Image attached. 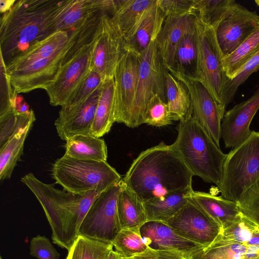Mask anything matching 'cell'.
<instances>
[{
	"label": "cell",
	"mask_w": 259,
	"mask_h": 259,
	"mask_svg": "<svg viewBox=\"0 0 259 259\" xmlns=\"http://www.w3.org/2000/svg\"><path fill=\"white\" fill-rule=\"evenodd\" d=\"M95 39L96 37L63 64L55 80L44 89L52 106H64L73 92L91 71Z\"/></svg>",
	"instance_id": "cell-13"
},
{
	"label": "cell",
	"mask_w": 259,
	"mask_h": 259,
	"mask_svg": "<svg viewBox=\"0 0 259 259\" xmlns=\"http://www.w3.org/2000/svg\"><path fill=\"white\" fill-rule=\"evenodd\" d=\"M190 257L178 252L149 247L143 252L127 259H189Z\"/></svg>",
	"instance_id": "cell-44"
},
{
	"label": "cell",
	"mask_w": 259,
	"mask_h": 259,
	"mask_svg": "<svg viewBox=\"0 0 259 259\" xmlns=\"http://www.w3.org/2000/svg\"><path fill=\"white\" fill-rule=\"evenodd\" d=\"M21 181L33 193L41 205L52 230L53 243L69 250L79 235L82 222L94 200L101 194L91 191L75 194L38 179L33 173Z\"/></svg>",
	"instance_id": "cell-4"
},
{
	"label": "cell",
	"mask_w": 259,
	"mask_h": 259,
	"mask_svg": "<svg viewBox=\"0 0 259 259\" xmlns=\"http://www.w3.org/2000/svg\"><path fill=\"white\" fill-rule=\"evenodd\" d=\"M0 259H3L2 256H1V257H0Z\"/></svg>",
	"instance_id": "cell-50"
},
{
	"label": "cell",
	"mask_w": 259,
	"mask_h": 259,
	"mask_svg": "<svg viewBox=\"0 0 259 259\" xmlns=\"http://www.w3.org/2000/svg\"><path fill=\"white\" fill-rule=\"evenodd\" d=\"M156 2L157 0H118L116 10L111 17L127 45Z\"/></svg>",
	"instance_id": "cell-22"
},
{
	"label": "cell",
	"mask_w": 259,
	"mask_h": 259,
	"mask_svg": "<svg viewBox=\"0 0 259 259\" xmlns=\"http://www.w3.org/2000/svg\"><path fill=\"white\" fill-rule=\"evenodd\" d=\"M255 3L256 4V5L259 6V0H256L255 1Z\"/></svg>",
	"instance_id": "cell-48"
},
{
	"label": "cell",
	"mask_w": 259,
	"mask_h": 259,
	"mask_svg": "<svg viewBox=\"0 0 259 259\" xmlns=\"http://www.w3.org/2000/svg\"><path fill=\"white\" fill-rule=\"evenodd\" d=\"M172 121L167 103L158 95H154L147 104L144 123L159 127L170 124Z\"/></svg>",
	"instance_id": "cell-38"
},
{
	"label": "cell",
	"mask_w": 259,
	"mask_h": 259,
	"mask_svg": "<svg viewBox=\"0 0 259 259\" xmlns=\"http://www.w3.org/2000/svg\"><path fill=\"white\" fill-rule=\"evenodd\" d=\"M155 40L139 55L140 68L132 115V128L144 123L147 104L155 94L165 102L166 100L165 73Z\"/></svg>",
	"instance_id": "cell-8"
},
{
	"label": "cell",
	"mask_w": 259,
	"mask_h": 259,
	"mask_svg": "<svg viewBox=\"0 0 259 259\" xmlns=\"http://www.w3.org/2000/svg\"><path fill=\"white\" fill-rule=\"evenodd\" d=\"M193 190L188 189L144 202L147 222H164L173 217L188 202V196Z\"/></svg>",
	"instance_id": "cell-27"
},
{
	"label": "cell",
	"mask_w": 259,
	"mask_h": 259,
	"mask_svg": "<svg viewBox=\"0 0 259 259\" xmlns=\"http://www.w3.org/2000/svg\"><path fill=\"white\" fill-rule=\"evenodd\" d=\"M113 249L111 242L79 235L68 250L66 259H107Z\"/></svg>",
	"instance_id": "cell-35"
},
{
	"label": "cell",
	"mask_w": 259,
	"mask_h": 259,
	"mask_svg": "<svg viewBox=\"0 0 259 259\" xmlns=\"http://www.w3.org/2000/svg\"><path fill=\"white\" fill-rule=\"evenodd\" d=\"M114 93V78L105 79L102 85L96 110L91 130L92 136L101 138L109 133L115 122Z\"/></svg>",
	"instance_id": "cell-28"
},
{
	"label": "cell",
	"mask_w": 259,
	"mask_h": 259,
	"mask_svg": "<svg viewBox=\"0 0 259 259\" xmlns=\"http://www.w3.org/2000/svg\"><path fill=\"white\" fill-rule=\"evenodd\" d=\"M259 51V27L231 54L222 59L225 77L233 79L239 70Z\"/></svg>",
	"instance_id": "cell-33"
},
{
	"label": "cell",
	"mask_w": 259,
	"mask_h": 259,
	"mask_svg": "<svg viewBox=\"0 0 259 259\" xmlns=\"http://www.w3.org/2000/svg\"><path fill=\"white\" fill-rule=\"evenodd\" d=\"M127 46L111 15L104 13L100 20L94 46L91 70L105 80L113 78L115 68Z\"/></svg>",
	"instance_id": "cell-11"
},
{
	"label": "cell",
	"mask_w": 259,
	"mask_h": 259,
	"mask_svg": "<svg viewBox=\"0 0 259 259\" xmlns=\"http://www.w3.org/2000/svg\"><path fill=\"white\" fill-rule=\"evenodd\" d=\"M65 148V154L75 159L101 161L108 157L104 140L93 136H74L66 141Z\"/></svg>",
	"instance_id": "cell-29"
},
{
	"label": "cell",
	"mask_w": 259,
	"mask_h": 259,
	"mask_svg": "<svg viewBox=\"0 0 259 259\" xmlns=\"http://www.w3.org/2000/svg\"><path fill=\"white\" fill-rule=\"evenodd\" d=\"M167 105L173 121L185 120L192 115L189 92L184 83L168 70L165 73Z\"/></svg>",
	"instance_id": "cell-30"
},
{
	"label": "cell",
	"mask_w": 259,
	"mask_h": 259,
	"mask_svg": "<svg viewBox=\"0 0 259 259\" xmlns=\"http://www.w3.org/2000/svg\"><path fill=\"white\" fill-rule=\"evenodd\" d=\"M197 60L196 24L181 38L175 55V70L191 77L195 75Z\"/></svg>",
	"instance_id": "cell-32"
},
{
	"label": "cell",
	"mask_w": 259,
	"mask_h": 259,
	"mask_svg": "<svg viewBox=\"0 0 259 259\" xmlns=\"http://www.w3.org/2000/svg\"><path fill=\"white\" fill-rule=\"evenodd\" d=\"M142 236L150 242V247L191 256L203 246L182 236L161 222H148L141 228Z\"/></svg>",
	"instance_id": "cell-21"
},
{
	"label": "cell",
	"mask_w": 259,
	"mask_h": 259,
	"mask_svg": "<svg viewBox=\"0 0 259 259\" xmlns=\"http://www.w3.org/2000/svg\"><path fill=\"white\" fill-rule=\"evenodd\" d=\"M122 258H130L150 247V241L142 236L141 228L121 229L111 241Z\"/></svg>",
	"instance_id": "cell-34"
},
{
	"label": "cell",
	"mask_w": 259,
	"mask_h": 259,
	"mask_svg": "<svg viewBox=\"0 0 259 259\" xmlns=\"http://www.w3.org/2000/svg\"><path fill=\"white\" fill-rule=\"evenodd\" d=\"M30 254L38 259H59L60 254L45 236L37 235L33 237L30 244Z\"/></svg>",
	"instance_id": "cell-43"
},
{
	"label": "cell",
	"mask_w": 259,
	"mask_h": 259,
	"mask_svg": "<svg viewBox=\"0 0 259 259\" xmlns=\"http://www.w3.org/2000/svg\"><path fill=\"white\" fill-rule=\"evenodd\" d=\"M259 69V51L249 59L231 80L225 77L222 92V105L226 109L232 102L239 87Z\"/></svg>",
	"instance_id": "cell-37"
},
{
	"label": "cell",
	"mask_w": 259,
	"mask_h": 259,
	"mask_svg": "<svg viewBox=\"0 0 259 259\" xmlns=\"http://www.w3.org/2000/svg\"><path fill=\"white\" fill-rule=\"evenodd\" d=\"M193 176L171 145L162 141L142 151L122 180L144 202L192 188Z\"/></svg>",
	"instance_id": "cell-1"
},
{
	"label": "cell",
	"mask_w": 259,
	"mask_h": 259,
	"mask_svg": "<svg viewBox=\"0 0 259 259\" xmlns=\"http://www.w3.org/2000/svg\"><path fill=\"white\" fill-rule=\"evenodd\" d=\"M117 211L121 229L140 227L147 222L144 202L121 180Z\"/></svg>",
	"instance_id": "cell-26"
},
{
	"label": "cell",
	"mask_w": 259,
	"mask_h": 259,
	"mask_svg": "<svg viewBox=\"0 0 259 259\" xmlns=\"http://www.w3.org/2000/svg\"><path fill=\"white\" fill-rule=\"evenodd\" d=\"M36 118L31 109L27 118L0 147V179H9L23 154L24 142Z\"/></svg>",
	"instance_id": "cell-25"
},
{
	"label": "cell",
	"mask_w": 259,
	"mask_h": 259,
	"mask_svg": "<svg viewBox=\"0 0 259 259\" xmlns=\"http://www.w3.org/2000/svg\"><path fill=\"white\" fill-rule=\"evenodd\" d=\"M85 21L70 30L55 32L6 65L17 94L45 89L55 80Z\"/></svg>",
	"instance_id": "cell-3"
},
{
	"label": "cell",
	"mask_w": 259,
	"mask_h": 259,
	"mask_svg": "<svg viewBox=\"0 0 259 259\" xmlns=\"http://www.w3.org/2000/svg\"><path fill=\"white\" fill-rule=\"evenodd\" d=\"M51 172L56 183L75 194L102 193L122 179L107 161L78 159L65 154L53 164Z\"/></svg>",
	"instance_id": "cell-6"
},
{
	"label": "cell",
	"mask_w": 259,
	"mask_h": 259,
	"mask_svg": "<svg viewBox=\"0 0 259 259\" xmlns=\"http://www.w3.org/2000/svg\"><path fill=\"white\" fill-rule=\"evenodd\" d=\"M103 83L84 102L61 107L55 121L57 134L61 140L66 141L79 135L92 136V127Z\"/></svg>",
	"instance_id": "cell-17"
},
{
	"label": "cell",
	"mask_w": 259,
	"mask_h": 259,
	"mask_svg": "<svg viewBox=\"0 0 259 259\" xmlns=\"http://www.w3.org/2000/svg\"><path fill=\"white\" fill-rule=\"evenodd\" d=\"M165 18L156 2L135 35L127 44V48L139 55L145 51L150 43L156 39Z\"/></svg>",
	"instance_id": "cell-31"
},
{
	"label": "cell",
	"mask_w": 259,
	"mask_h": 259,
	"mask_svg": "<svg viewBox=\"0 0 259 259\" xmlns=\"http://www.w3.org/2000/svg\"><path fill=\"white\" fill-rule=\"evenodd\" d=\"M195 24L197 60L195 73L192 77L201 83L214 101L225 108L222 105V92L225 74L214 30L196 16Z\"/></svg>",
	"instance_id": "cell-9"
},
{
	"label": "cell",
	"mask_w": 259,
	"mask_h": 259,
	"mask_svg": "<svg viewBox=\"0 0 259 259\" xmlns=\"http://www.w3.org/2000/svg\"><path fill=\"white\" fill-rule=\"evenodd\" d=\"M121 180L101 193L94 200L79 229V235L111 242L121 229L117 211Z\"/></svg>",
	"instance_id": "cell-10"
},
{
	"label": "cell",
	"mask_w": 259,
	"mask_h": 259,
	"mask_svg": "<svg viewBox=\"0 0 259 259\" xmlns=\"http://www.w3.org/2000/svg\"><path fill=\"white\" fill-rule=\"evenodd\" d=\"M157 3L165 18H174L194 15L193 0H157Z\"/></svg>",
	"instance_id": "cell-42"
},
{
	"label": "cell",
	"mask_w": 259,
	"mask_h": 259,
	"mask_svg": "<svg viewBox=\"0 0 259 259\" xmlns=\"http://www.w3.org/2000/svg\"><path fill=\"white\" fill-rule=\"evenodd\" d=\"M200 249L199 250L196 251L194 253H193L189 259H202L200 250L202 249Z\"/></svg>",
	"instance_id": "cell-47"
},
{
	"label": "cell",
	"mask_w": 259,
	"mask_h": 259,
	"mask_svg": "<svg viewBox=\"0 0 259 259\" xmlns=\"http://www.w3.org/2000/svg\"><path fill=\"white\" fill-rule=\"evenodd\" d=\"M104 81L103 78L98 72L91 70L73 92L64 106H72L84 102L103 83Z\"/></svg>",
	"instance_id": "cell-41"
},
{
	"label": "cell",
	"mask_w": 259,
	"mask_h": 259,
	"mask_svg": "<svg viewBox=\"0 0 259 259\" xmlns=\"http://www.w3.org/2000/svg\"><path fill=\"white\" fill-rule=\"evenodd\" d=\"M259 27V15L236 2L214 30L222 58L234 52Z\"/></svg>",
	"instance_id": "cell-15"
},
{
	"label": "cell",
	"mask_w": 259,
	"mask_h": 259,
	"mask_svg": "<svg viewBox=\"0 0 259 259\" xmlns=\"http://www.w3.org/2000/svg\"><path fill=\"white\" fill-rule=\"evenodd\" d=\"M140 68L139 55L128 49L114 74L115 122L131 127L134 103Z\"/></svg>",
	"instance_id": "cell-12"
},
{
	"label": "cell",
	"mask_w": 259,
	"mask_h": 259,
	"mask_svg": "<svg viewBox=\"0 0 259 259\" xmlns=\"http://www.w3.org/2000/svg\"><path fill=\"white\" fill-rule=\"evenodd\" d=\"M258 109L259 89L225 113L221 123V138L226 148L236 147L250 137L252 131L250 124Z\"/></svg>",
	"instance_id": "cell-18"
},
{
	"label": "cell",
	"mask_w": 259,
	"mask_h": 259,
	"mask_svg": "<svg viewBox=\"0 0 259 259\" xmlns=\"http://www.w3.org/2000/svg\"><path fill=\"white\" fill-rule=\"evenodd\" d=\"M259 180V132L227 155L221 180L217 187L225 199L237 202Z\"/></svg>",
	"instance_id": "cell-7"
},
{
	"label": "cell",
	"mask_w": 259,
	"mask_h": 259,
	"mask_svg": "<svg viewBox=\"0 0 259 259\" xmlns=\"http://www.w3.org/2000/svg\"><path fill=\"white\" fill-rule=\"evenodd\" d=\"M178 136L171 144L194 176L217 186L223 174L224 153L192 115L180 121Z\"/></svg>",
	"instance_id": "cell-5"
},
{
	"label": "cell",
	"mask_w": 259,
	"mask_h": 259,
	"mask_svg": "<svg viewBox=\"0 0 259 259\" xmlns=\"http://www.w3.org/2000/svg\"><path fill=\"white\" fill-rule=\"evenodd\" d=\"M117 4L118 0H66L56 18L55 31L70 30L100 11L112 15Z\"/></svg>",
	"instance_id": "cell-19"
},
{
	"label": "cell",
	"mask_w": 259,
	"mask_h": 259,
	"mask_svg": "<svg viewBox=\"0 0 259 259\" xmlns=\"http://www.w3.org/2000/svg\"><path fill=\"white\" fill-rule=\"evenodd\" d=\"M121 255L116 251L112 250L108 254L107 259H120Z\"/></svg>",
	"instance_id": "cell-46"
},
{
	"label": "cell",
	"mask_w": 259,
	"mask_h": 259,
	"mask_svg": "<svg viewBox=\"0 0 259 259\" xmlns=\"http://www.w3.org/2000/svg\"><path fill=\"white\" fill-rule=\"evenodd\" d=\"M15 0H1L0 11L2 14L7 12L14 4Z\"/></svg>",
	"instance_id": "cell-45"
},
{
	"label": "cell",
	"mask_w": 259,
	"mask_h": 259,
	"mask_svg": "<svg viewBox=\"0 0 259 259\" xmlns=\"http://www.w3.org/2000/svg\"><path fill=\"white\" fill-rule=\"evenodd\" d=\"M182 236L206 247L220 234L222 228L189 200L176 215L163 222Z\"/></svg>",
	"instance_id": "cell-16"
},
{
	"label": "cell",
	"mask_w": 259,
	"mask_h": 259,
	"mask_svg": "<svg viewBox=\"0 0 259 259\" xmlns=\"http://www.w3.org/2000/svg\"><path fill=\"white\" fill-rule=\"evenodd\" d=\"M236 203L240 213L259 226V180L241 195Z\"/></svg>",
	"instance_id": "cell-40"
},
{
	"label": "cell",
	"mask_w": 259,
	"mask_h": 259,
	"mask_svg": "<svg viewBox=\"0 0 259 259\" xmlns=\"http://www.w3.org/2000/svg\"><path fill=\"white\" fill-rule=\"evenodd\" d=\"M188 199L222 230L235 221L240 213L236 202L227 200L222 196L193 190Z\"/></svg>",
	"instance_id": "cell-24"
},
{
	"label": "cell",
	"mask_w": 259,
	"mask_h": 259,
	"mask_svg": "<svg viewBox=\"0 0 259 259\" xmlns=\"http://www.w3.org/2000/svg\"><path fill=\"white\" fill-rule=\"evenodd\" d=\"M0 117L16 111L17 95L12 85L6 65L0 56Z\"/></svg>",
	"instance_id": "cell-39"
},
{
	"label": "cell",
	"mask_w": 259,
	"mask_h": 259,
	"mask_svg": "<svg viewBox=\"0 0 259 259\" xmlns=\"http://www.w3.org/2000/svg\"><path fill=\"white\" fill-rule=\"evenodd\" d=\"M235 3L234 0H193L195 15L214 28Z\"/></svg>",
	"instance_id": "cell-36"
},
{
	"label": "cell",
	"mask_w": 259,
	"mask_h": 259,
	"mask_svg": "<svg viewBox=\"0 0 259 259\" xmlns=\"http://www.w3.org/2000/svg\"><path fill=\"white\" fill-rule=\"evenodd\" d=\"M202 259H259V234L248 241H239L221 233L200 250Z\"/></svg>",
	"instance_id": "cell-23"
},
{
	"label": "cell",
	"mask_w": 259,
	"mask_h": 259,
	"mask_svg": "<svg viewBox=\"0 0 259 259\" xmlns=\"http://www.w3.org/2000/svg\"><path fill=\"white\" fill-rule=\"evenodd\" d=\"M120 259H127V258H125L121 257Z\"/></svg>",
	"instance_id": "cell-49"
},
{
	"label": "cell",
	"mask_w": 259,
	"mask_h": 259,
	"mask_svg": "<svg viewBox=\"0 0 259 259\" xmlns=\"http://www.w3.org/2000/svg\"><path fill=\"white\" fill-rule=\"evenodd\" d=\"M195 24V16L165 18L155 40L158 53L164 67H174L177 47L182 37Z\"/></svg>",
	"instance_id": "cell-20"
},
{
	"label": "cell",
	"mask_w": 259,
	"mask_h": 259,
	"mask_svg": "<svg viewBox=\"0 0 259 259\" xmlns=\"http://www.w3.org/2000/svg\"><path fill=\"white\" fill-rule=\"evenodd\" d=\"M168 71L186 86L191 99L193 117L220 147L221 123L225 109L214 101L199 81L175 70Z\"/></svg>",
	"instance_id": "cell-14"
},
{
	"label": "cell",
	"mask_w": 259,
	"mask_h": 259,
	"mask_svg": "<svg viewBox=\"0 0 259 259\" xmlns=\"http://www.w3.org/2000/svg\"><path fill=\"white\" fill-rule=\"evenodd\" d=\"M66 0H16L0 19V56L6 65L54 33Z\"/></svg>",
	"instance_id": "cell-2"
}]
</instances>
